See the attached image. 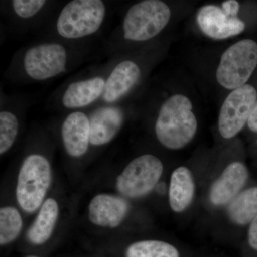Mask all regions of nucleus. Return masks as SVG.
I'll list each match as a JSON object with an SVG mask.
<instances>
[{"label": "nucleus", "mask_w": 257, "mask_h": 257, "mask_svg": "<svg viewBox=\"0 0 257 257\" xmlns=\"http://www.w3.org/2000/svg\"><path fill=\"white\" fill-rule=\"evenodd\" d=\"M59 207L53 199H47L42 204L38 215L28 231V239L34 244L40 245L50 239L57 222Z\"/></svg>", "instance_id": "nucleus-17"}, {"label": "nucleus", "mask_w": 257, "mask_h": 257, "mask_svg": "<svg viewBox=\"0 0 257 257\" xmlns=\"http://www.w3.org/2000/svg\"><path fill=\"white\" fill-rule=\"evenodd\" d=\"M51 167L45 157L37 154L24 161L18 176L17 199L23 210L34 212L42 205L50 187Z\"/></svg>", "instance_id": "nucleus-4"}, {"label": "nucleus", "mask_w": 257, "mask_h": 257, "mask_svg": "<svg viewBox=\"0 0 257 257\" xmlns=\"http://www.w3.org/2000/svg\"><path fill=\"white\" fill-rule=\"evenodd\" d=\"M257 67V43L245 39L229 47L221 57L216 79L227 89H238L247 82Z\"/></svg>", "instance_id": "nucleus-5"}, {"label": "nucleus", "mask_w": 257, "mask_h": 257, "mask_svg": "<svg viewBox=\"0 0 257 257\" xmlns=\"http://www.w3.org/2000/svg\"><path fill=\"white\" fill-rule=\"evenodd\" d=\"M140 75L141 70L133 61L120 62L106 79L103 100L109 104L119 101L135 87Z\"/></svg>", "instance_id": "nucleus-14"}, {"label": "nucleus", "mask_w": 257, "mask_h": 257, "mask_svg": "<svg viewBox=\"0 0 257 257\" xmlns=\"http://www.w3.org/2000/svg\"><path fill=\"white\" fill-rule=\"evenodd\" d=\"M248 241L251 247L257 251V216L250 224L248 232Z\"/></svg>", "instance_id": "nucleus-24"}, {"label": "nucleus", "mask_w": 257, "mask_h": 257, "mask_svg": "<svg viewBox=\"0 0 257 257\" xmlns=\"http://www.w3.org/2000/svg\"><path fill=\"white\" fill-rule=\"evenodd\" d=\"M46 3L44 0H15L12 2V5L18 16L29 19L40 13Z\"/></svg>", "instance_id": "nucleus-22"}, {"label": "nucleus", "mask_w": 257, "mask_h": 257, "mask_svg": "<svg viewBox=\"0 0 257 257\" xmlns=\"http://www.w3.org/2000/svg\"><path fill=\"white\" fill-rule=\"evenodd\" d=\"M195 185L192 172L187 167L176 169L171 177L169 201L172 210L182 212L190 205Z\"/></svg>", "instance_id": "nucleus-16"}, {"label": "nucleus", "mask_w": 257, "mask_h": 257, "mask_svg": "<svg viewBox=\"0 0 257 257\" xmlns=\"http://www.w3.org/2000/svg\"><path fill=\"white\" fill-rule=\"evenodd\" d=\"M128 204L122 198L101 194L93 198L89 206V218L93 224L103 227L119 226L128 211Z\"/></svg>", "instance_id": "nucleus-12"}, {"label": "nucleus", "mask_w": 257, "mask_h": 257, "mask_svg": "<svg viewBox=\"0 0 257 257\" xmlns=\"http://www.w3.org/2000/svg\"><path fill=\"white\" fill-rule=\"evenodd\" d=\"M256 100V89L250 84L230 93L219 112V130L222 138L231 139L238 135L248 123Z\"/></svg>", "instance_id": "nucleus-7"}, {"label": "nucleus", "mask_w": 257, "mask_h": 257, "mask_svg": "<svg viewBox=\"0 0 257 257\" xmlns=\"http://www.w3.org/2000/svg\"><path fill=\"white\" fill-rule=\"evenodd\" d=\"M106 81L100 77H92L69 84L62 96V104L74 109L90 105L103 96Z\"/></svg>", "instance_id": "nucleus-15"}, {"label": "nucleus", "mask_w": 257, "mask_h": 257, "mask_svg": "<svg viewBox=\"0 0 257 257\" xmlns=\"http://www.w3.org/2000/svg\"><path fill=\"white\" fill-rule=\"evenodd\" d=\"M30 257H36V256H30Z\"/></svg>", "instance_id": "nucleus-26"}, {"label": "nucleus", "mask_w": 257, "mask_h": 257, "mask_svg": "<svg viewBox=\"0 0 257 257\" xmlns=\"http://www.w3.org/2000/svg\"><path fill=\"white\" fill-rule=\"evenodd\" d=\"M106 16V6L101 0L69 2L57 18V31L61 37L77 40L90 36L99 30Z\"/></svg>", "instance_id": "nucleus-2"}, {"label": "nucleus", "mask_w": 257, "mask_h": 257, "mask_svg": "<svg viewBox=\"0 0 257 257\" xmlns=\"http://www.w3.org/2000/svg\"><path fill=\"white\" fill-rule=\"evenodd\" d=\"M171 10L160 0H145L128 9L123 21L126 40L145 42L160 34L170 22Z\"/></svg>", "instance_id": "nucleus-3"}, {"label": "nucleus", "mask_w": 257, "mask_h": 257, "mask_svg": "<svg viewBox=\"0 0 257 257\" xmlns=\"http://www.w3.org/2000/svg\"><path fill=\"white\" fill-rule=\"evenodd\" d=\"M90 144L101 146L110 143L124 122V113L117 106L99 108L89 118Z\"/></svg>", "instance_id": "nucleus-13"}, {"label": "nucleus", "mask_w": 257, "mask_h": 257, "mask_svg": "<svg viewBox=\"0 0 257 257\" xmlns=\"http://www.w3.org/2000/svg\"><path fill=\"white\" fill-rule=\"evenodd\" d=\"M19 131L18 118L10 111L0 112V154L8 151L14 144Z\"/></svg>", "instance_id": "nucleus-21"}, {"label": "nucleus", "mask_w": 257, "mask_h": 257, "mask_svg": "<svg viewBox=\"0 0 257 257\" xmlns=\"http://www.w3.org/2000/svg\"><path fill=\"white\" fill-rule=\"evenodd\" d=\"M23 226L19 211L14 207H6L0 210V243L7 244L18 237Z\"/></svg>", "instance_id": "nucleus-20"}, {"label": "nucleus", "mask_w": 257, "mask_h": 257, "mask_svg": "<svg viewBox=\"0 0 257 257\" xmlns=\"http://www.w3.org/2000/svg\"><path fill=\"white\" fill-rule=\"evenodd\" d=\"M64 148L70 156L82 157L90 144L89 118L82 111L70 113L61 128Z\"/></svg>", "instance_id": "nucleus-11"}, {"label": "nucleus", "mask_w": 257, "mask_h": 257, "mask_svg": "<svg viewBox=\"0 0 257 257\" xmlns=\"http://www.w3.org/2000/svg\"><path fill=\"white\" fill-rule=\"evenodd\" d=\"M248 177V170L243 164L238 162L230 164L211 186V202L215 206L229 204L241 192Z\"/></svg>", "instance_id": "nucleus-10"}, {"label": "nucleus", "mask_w": 257, "mask_h": 257, "mask_svg": "<svg viewBox=\"0 0 257 257\" xmlns=\"http://www.w3.org/2000/svg\"><path fill=\"white\" fill-rule=\"evenodd\" d=\"M227 211L230 219L236 224L251 223L257 216V187L240 192L229 203Z\"/></svg>", "instance_id": "nucleus-18"}, {"label": "nucleus", "mask_w": 257, "mask_h": 257, "mask_svg": "<svg viewBox=\"0 0 257 257\" xmlns=\"http://www.w3.org/2000/svg\"><path fill=\"white\" fill-rule=\"evenodd\" d=\"M197 20L203 33L214 40H224L244 31L246 25L238 17L226 14L222 8L207 5L199 9Z\"/></svg>", "instance_id": "nucleus-9"}, {"label": "nucleus", "mask_w": 257, "mask_h": 257, "mask_svg": "<svg viewBox=\"0 0 257 257\" xmlns=\"http://www.w3.org/2000/svg\"><path fill=\"white\" fill-rule=\"evenodd\" d=\"M221 8L229 16L237 17L239 11V4L235 0H227L222 3Z\"/></svg>", "instance_id": "nucleus-23"}, {"label": "nucleus", "mask_w": 257, "mask_h": 257, "mask_svg": "<svg viewBox=\"0 0 257 257\" xmlns=\"http://www.w3.org/2000/svg\"><path fill=\"white\" fill-rule=\"evenodd\" d=\"M126 257H179L178 251L170 243L157 240H146L128 246Z\"/></svg>", "instance_id": "nucleus-19"}, {"label": "nucleus", "mask_w": 257, "mask_h": 257, "mask_svg": "<svg viewBox=\"0 0 257 257\" xmlns=\"http://www.w3.org/2000/svg\"><path fill=\"white\" fill-rule=\"evenodd\" d=\"M248 126L253 133H257V100L248 121Z\"/></svg>", "instance_id": "nucleus-25"}, {"label": "nucleus", "mask_w": 257, "mask_h": 257, "mask_svg": "<svg viewBox=\"0 0 257 257\" xmlns=\"http://www.w3.org/2000/svg\"><path fill=\"white\" fill-rule=\"evenodd\" d=\"M67 62V50L62 45L43 43L27 51L24 57L23 66L30 78L45 81L64 72Z\"/></svg>", "instance_id": "nucleus-8"}, {"label": "nucleus", "mask_w": 257, "mask_h": 257, "mask_svg": "<svg viewBox=\"0 0 257 257\" xmlns=\"http://www.w3.org/2000/svg\"><path fill=\"white\" fill-rule=\"evenodd\" d=\"M163 170L158 157L151 155L137 157L118 177L116 188L124 197H143L155 188Z\"/></svg>", "instance_id": "nucleus-6"}, {"label": "nucleus", "mask_w": 257, "mask_h": 257, "mask_svg": "<svg viewBox=\"0 0 257 257\" xmlns=\"http://www.w3.org/2000/svg\"><path fill=\"white\" fill-rule=\"evenodd\" d=\"M192 101L183 94H175L161 106L155 124L157 138L163 146L179 150L195 136L197 120Z\"/></svg>", "instance_id": "nucleus-1"}]
</instances>
